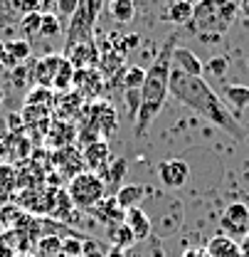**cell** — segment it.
<instances>
[{"label": "cell", "instance_id": "484cf974", "mask_svg": "<svg viewBox=\"0 0 249 257\" xmlns=\"http://www.w3.org/2000/svg\"><path fill=\"white\" fill-rule=\"evenodd\" d=\"M133 245H136V237H133V232H131L124 223L111 227V247H119V250L126 252V250L133 247Z\"/></svg>", "mask_w": 249, "mask_h": 257}, {"label": "cell", "instance_id": "8992f818", "mask_svg": "<svg viewBox=\"0 0 249 257\" xmlns=\"http://www.w3.org/2000/svg\"><path fill=\"white\" fill-rule=\"evenodd\" d=\"M249 232V208L244 203H229L222 213V235L244 237Z\"/></svg>", "mask_w": 249, "mask_h": 257}, {"label": "cell", "instance_id": "3957f363", "mask_svg": "<svg viewBox=\"0 0 249 257\" xmlns=\"http://www.w3.org/2000/svg\"><path fill=\"white\" fill-rule=\"evenodd\" d=\"M239 18L237 0H195L192 20L185 28L205 42H219V37Z\"/></svg>", "mask_w": 249, "mask_h": 257}, {"label": "cell", "instance_id": "8d00e7d4", "mask_svg": "<svg viewBox=\"0 0 249 257\" xmlns=\"http://www.w3.org/2000/svg\"><path fill=\"white\" fill-rule=\"evenodd\" d=\"M82 257H106V252H101L94 240H87V242H84V255Z\"/></svg>", "mask_w": 249, "mask_h": 257}, {"label": "cell", "instance_id": "4316f807", "mask_svg": "<svg viewBox=\"0 0 249 257\" xmlns=\"http://www.w3.org/2000/svg\"><path fill=\"white\" fill-rule=\"evenodd\" d=\"M55 99H52V89L47 87H35L30 94L25 96V106H42V109H52Z\"/></svg>", "mask_w": 249, "mask_h": 257}, {"label": "cell", "instance_id": "52a82bcc", "mask_svg": "<svg viewBox=\"0 0 249 257\" xmlns=\"http://www.w3.org/2000/svg\"><path fill=\"white\" fill-rule=\"evenodd\" d=\"M74 92H79L82 99L87 101H96L101 89H104V79L99 74L96 67H89V69H74Z\"/></svg>", "mask_w": 249, "mask_h": 257}, {"label": "cell", "instance_id": "8fae6325", "mask_svg": "<svg viewBox=\"0 0 249 257\" xmlns=\"http://www.w3.org/2000/svg\"><path fill=\"white\" fill-rule=\"evenodd\" d=\"M82 161H84V166L92 171V173H99L109 161H111V146H109V141H92V144H87L84 149H82Z\"/></svg>", "mask_w": 249, "mask_h": 257}, {"label": "cell", "instance_id": "9a60e30c", "mask_svg": "<svg viewBox=\"0 0 249 257\" xmlns=\"http://www.w3.org/2000/svg\"><path fill=\"white\" fill-rule=\"evenodd\" d=\"M124 225L133 232L136 242H138V240H148V235H151V218L146 215L143 208H131V210H126Z\"/></svg>", "mask_w": 249, "mask_h": 257}, {"label": "cell", "instance_id": "6da1fadb", "mask_svg": "<svg viewBox=\"0 0 249 257\" xmlns=\"http://www.w3.org/2000/svg\"><path fill=\"white\" fill-rule=\"evenodd\" d=\"M168 92H170V96H175L183 106L192 109L195 114H200L210 124L222 128L232 139H237V141H244L247 139L244 126L232 116V111L227 109V104L215 94V89L202 77H190V74H183L180 69L173 67L170 69V87H168Z\"/></svg>", "mask_w": 249, "mask_h": 257}, {"label": "cell", "instance_id": "7bdbcfd3", "mask_svg": "<svg viewBox=\"0 0 249 257\" xmlns=\"http://www.w3.org/2000/svg\"><path fill=\"white\" fill-rule=\"evenodd\" d=\"M8 159V149H5V141H0V163Z\"/></svg>", "mask_w": 249, "mask_h": 257}, {"label": "cell", "instance_id": "7c38bea8", "mask_svg": "<svg viewBox=\"0 0 249 257\" xmlns=\"http://www.w3.org/2000/svg\"><path fill=\"white\" fill-rule=\"evenodd\" d=\"M126 159H114L111 156V161L99 171V178L104 181V188H106V198H114L116 195V191H119V183L126 178Z\"/></svg>", "mask_w": 249, "mask_h": 257}, {"label": "cell", "instance_id": "9c48e42d", "mask_svg": "<svg viewBox=\"0 0 249 257\" xmlns=\"http://www.w3.org/2000/svg\"><path fill=\"white\" fill-rule=\"evenodd\" d=\"M64 60L74 69H89L99 64V47L94 42H82V45H69L64 47Z\"/></svg>", "mask_w": 249, "mask_h": 257}, {"label": "cell", "instance_id": "f546056e", "mask_svg": "<svg viewBox=\"0 0 249 257\" xmlns=\"http://www.w3.org/2000/svg\"><path fill=\"white\" fill-rule=\"evenodd\" d=\"M82 96L79 92H72V94H67L64 99H60V116L62 119H69V116H79V111H82Z\"/></svg>", "mask_w": 249, "mask_h": 257}, {"label": "cell", "instance_id": "60d3db41", "mask_svg": "<svg viewBox=\"0 0 249 257\" xmlns=\"http://www.w3.org/2000/svg\"><path fill=\"white\" fill-rule=\"evenodd\" d=\"M106 257H126L124 250H119V247H111L109 252H106Z\"/></svg>", "mask_w": 249, "mask_h": 257}, {"label": "cell", "instance_id": "e575fe53", "mask_svg": "<svg viewBox=\"0 0 249 257\" xmlns=\"http://www.w3.org/2000/svg\"><path fill=\"white\" fill-rule=\"evenodd\" d=\"M47 3H50V0H15V8L23 10V13H40V10L47 8ZM52 3H55V0H52Z\"/></svg>", "mask_w": 249, "mask_h": 257}, {"label": "cell", "instance_id": "ab89813d", "mask_svg": "<svg viewBox=\"0 0 249 257\" xmlns=\"http://www.w3.org/2000/svg\"><path fill=\"white\" fill-rule=\"evenodd\" d=\"M239 250H242V257H249V232L242 237V242H239Z\"/></svg>", "mask_w": 249, "mask_h": 257}, {"label": "cell", "instance_id": "d4e9b609", "mask_svg": "<svg viewBox=\"0 0 249 257\" xmlns=\"http://www.w3.org/2000/svg\"><path fill=\"white\" fill-rule=\"evenodd\" d=\"M15 191H18V171L10 163H3L0 166V195L8 198Z\"/></svg>", "mask_w": 249, "mask_h": 257}, {"label": "cell", "instance_id": "4fadbf2b", "mask_svg": "<svg viewBox=\"0 0 249 257\" xmlns=\"http://www.w3.org/2000/svg\"><path fill=\"white\" fill-rule=\"evenodd\" d=\"M173 67L180 69L183 74H190V77H202V72H205L202 60L192 50H187V47H175V52H173Z\"/></svg>", "mask_w": 249, "mask_h": 257}, {"label": "cell", "instance_id": "d6986e66", "mask_svg": "<svg viewBox=\"0 0 249 257\" xmlns=\"http://www.w3.org/2000/svg\"><path fill=\"white\" fill-rule=\"evenodd\" d=\"M89 213H94V215H99L104 223H111V225H121L124 223V210L116 205V200L114 198H104L99 205H94Z\"/></svg>", "mask_w": 249, "mask_h": 257}, {"label": "cell", "instance_id": "f1b7e54d", "mask_svg": "<svg viewBox=\"0 0 249 257\" xmlns=\"http://www.w3.org/2000/svg\"><path fill=\"white\" fill-rule=\"evenodd\" d=\"M62 32V25H60V18L55 13H42V23H40V37L45 40H55L60 37Z\"/></svg>", "mask_w": 249, "mask_h": 257}, {"label": "cell", "instance_id": "f6af8a7d", "mask_svg": "<svg viewBox=\"0 0 249 257\" xmlns=\"http://www.w3.org/2000/svg\"><path fill=\"white\" fill-rule=\"evenodd\" d=\"M0 166H3V163H0Z\"/></svg>", "mask_w": 249, "mask_h": 257}, {"label": "cell", "instance_id": "1f68e13d", "mask_svg": "<svg viewBox=\"0 0 249 257\" xmlns=\"http://www.w3.org/2000/svg\"><path fill=\"white\" fill-rule=\"evenodd\" d=\"M82 255H84L82 237H67V240H62V257H82Z\"/></svg>", "mask_w": 249, "mask_h": 257}, {"label": "cell", "instance_id": "ba28073f", "mask_svg": "<svg viewBox=\"0 0 249 257\" xmlns=\"http://www.w3.org/2000/svg\"><path fill=\"white\" fill-rule=\"evenodd\" d=\"M158 178L165 188H180L190 178V166L183 159H168L158 166Z\"/></svg>", "mask_w": 249, "mask_h": 257}, {"label": "cell", "instance_id": "d6a6232c", "mask_svg": "<svg viewBox=\"0 0 249 257\" xmlns=\"http://www.w3.org/2000/svg\"><path fill=\"white\" fill-rule=\"evenodd\" d=\"M77 8H79V0H55V15L57 18H69L72 20Z\"/></svg>", "mask_w": 249, "mask_h": 257}, {"label": "cell", "instance_id": "603a6c76", "mask_svg": "<svg viewBox=\"0 0 249 257\" xmlns=\"http://www.w3.org/2000/svg\"><path fill=\"white\" fill-rule=\"evenodd\" d=\"M72 84H74V67L67 62V60H62L57 74H55V82H52V92H55V89H57V92H69Z\"/></svg>", "mask_w": 249, "mask_h": 257}, {"label": "cell", "instance_id": "b9f144b4", "mask_svg": "<svg viewBox=\"0 0 249 257\" xmlns=\"http://www.w3.org/2000/svg\"><path fill=\"white\" fill-rule=\"evenodd\" d=\"M0 257H15V252H13L10 247H5V245L0 242Z\"/></svg>", "mask_w": 249, "mask_h": 257}, {"label": "cell", "instance_id": "30bf717a", "mask_svg": "<svg viewBox=\"0 0 249 257\" xmlns=\"http://www.w3.org/2000/svg\"><path fill=\"white\" fill-rule=\"evenodd\" d=\"M62 60H64V55H45V57H40V60L35 62V67H32V79H35V84L52 89L55 74H57Z\"/></svg>", "mask_w": 249, "mask_h": 257}, {"label": "cell", "instance_id": "f35d334b", "mask_svg": "<svg viewBox=\"0 0 249 257\" xmlns=\"http://www.w3.org/2000/svg\"><path fill=\"white\" fill-rule=\"evenodd\" d=\"M239 15L249 23V0H239Z\"/></svg>", "mask_w": 249, "mask_h": 257}, {"label": "cell", "instance_id": "7402d4cb", "mask_svg": "<svg viewBox=\"0 0 249 257\" xmlns=\"http://www.w3.org/2000/svg\"><path fill=\"white\" fill-rule=\"evenodd\" d=\"M224 99L234 109H247L249 106V87L244 84H227L224 87Z\"/></svg>", "mask_w": 249, "mask_h": 257}, {"label": "cell", "instance_id": "e0dca14e", "mask_svg": "<svg viewBox=\"0 0 249 257\" xmlns=\"http://www.w3.org/2000/svg\"><path fill=\"white\" fill-rule=\"evenodd\" d=\"M146 193H148V188L131 183V186L119 188L116 195H114V200H116V205L126 213V210H131V208H141V200H143V195H146Z\"/></svg>", "mask_w": 249, "mask_h": 257}, {"label": "cell", "instance_id": "ffe728a7", "mask_svg": "<svg viewBox=\"0 0 249 257\" xmlns=\"http://www.w3.org/2000/svg\"><path fill=\"white\" fill-rule=\"evenodd\" d=\"M30 42L28 40H10L5 42V62L8 64H18V62H25L30 57Z\"/></svg>", "mask_w": 249, "mask_h": 257}, {"label": "cell", "instance_id": "ac0fdd59", "mask_svg": "<svg viewBox=\"0 0 249 257\" xmlns=\"http://www.w3.org/2000/svg\"><path fill=\"white\" fill-rule=\"evenodd\" d=\"M192 10H195V0H170L165 5V20L175 25H187L192 20Z\"/></svg>", "mask_w": 249, "mask_h": 257}, {"label": "cell", "instance_id": "5bb4252c", "mask_svg": "<svg viewBox=\"0 0 249 257\" xmlns=\"http://www.w3.org/2000/svg\"><path fill=\"white\" fill-rule=\"evenodd\" d=\"M45 139H47V144L55 146V149H67V146L77 139V128L72 126L67 119H60V124H57V121L50 124L47 134H45Z\"/></svg>", "mask_w": 249, "mask_h": 257}, {"label": "cell", "instance_id": "5b68a950", "mask_svg": "<svg viewBox=\"0 0 249 257\" xmlns=\"http://www.w3.org/2000/svg\"><path fill=\"white\" fill-rule=\"evenodd\" d=\"M101 8H104V0H79V8L67 25V47L94 42V25L99 20Z\"/></svg>", "mask_w": 249, "mask_h": 257}, {"label": "cell", "instance_id": "83f0119b", "mask_svg": "<svg viewBox=\"0 0 249 257\" xmlns=\"http://www.w3.org/2000/svg\"><path fill=\"white\" fill-rule=\"evenodd\" d=\"M37 250L42 257H62V240L60 235H42L37 242Z\"/></svg>", "mask_w": 249, "mask_h": 257}, {"label": "cell", "instance_id": "74e56055", "mask_svg": "<svg viewBox=\"0 0 249 257\" xmlns=\"http://www.w3.org/2000/svg\"><path fill=\"white\" fill-rule=\"evenodd\" d=\"M183 257H210L207 255V250H202V247H190L183 252Z\"/></svg>", "mask_w": 249, "mask_h": 257}, {"label": "cell", "instance_id": "cb8c5ba5", "mask_svg": "<svg viewBox=\"0 0 249 257\" xmlns=\"http://www.w3.org/2000/svg\"><path fill=\"white\" fill-rule=\"evenodd\" d=\"M40 23H42V13H25L20 18V32H23V40H35L40 37Z\"/></svg>", "mask_w": 249, "mask_h": 257}, {"label": "cell", "instance_id": "7a4b0ae2", "mask_svg": "<svg viewBox=\"0 0 249 257\" xmlns=\"http://www.w3.org/2000/svg\"><path fill=\"white\" fill-rule=\"evenodd\" d=\"M178 47V35H168L165 42L160 45L156 60L146 69V79L141 87V109L138 116L133 121V134L136 136H146L151 124L158 119L165 99H168V87H170V69H173V52Z\"/></svg>", "mask_w": 249, "mask_h": 257}, {"label": "cell", "instance_id": "d590c367", "mask_svg": "<svg viewBox=\"0 0 249 257\" xmlns=\"http://www.w3.org/2000/svg\"><path fill=\"white\" fill-rule=\"evenodd\" d=\"M227 67H229V60H227V57H212L210 62L205 64V69H207L210 74H215V77H224Z\"/></svg>", "mask_w": 249, "mask_h": 257}, {"label": "cell", "instance_id": "277c9868", "mask_svg": "<svg viewBox=\"0 0 249 257\" xmlns=\"http://www.w3.org/2000/svg\"><path fill=\"white\" fill-rule=\"evenodd\" d=\"M67 195H69V200L74 203V208H79V210H92L94 205H99V203L106 198V188H104V181L99 178V173L82 171V173H77L74 178H69Z\"/></svg>", "mask_w": 249, "mask_h": 257}, {"label": "cell", "instance_id": "44dd1931", "mask_svg": "<svg viewBox=\"0 0 249 257\" xmlns=\"http://www.w3.org/2000/svg\"><path fill=\"white\" fill-rule=\"evenodd\" d=\"M109 10H111L114 20L116 23H124V25L136 18V3L133 0H111L109 3Z\"/></svg>", "mask_w": 249, "mask_h": 257}, {"label": "cell", "instance_id": "2e32d148", "mask_svg": "<svg viewBox=\"0 0 249 257\" xmlns=\"http://www.w3.org/2000/svg\"><path fill=\"white\" fill-rule=\"evenodd\" d=\"M207 255L210 257H242V250H239V242L237 240H232V237H227V235H215V237H210V242H207Z\"/></svg>", "mask_w": 249, "mask_h": 257}, {"label": "cell", "instance_id": "ee69618b", "mask_svg": "<svg viewBox=\"0 0 249 257\" xmlns=\"http://www.w3.org/2000/svg\"><path fill=\"white\" fill-rule=\"evenodd\" d=\"M15 257H32L30 252H15Z\"/></svg>", "mask_w": 249, "mask_h": 257}, {"label": "cell", "instance_id": "4dcf8cb0", "mask_svg": "<svg viewBox=\"0 0 249 257\" xmlns=\"http://www.w3.org/2000/svg\"><path fill=\"white\" fill-rule=\"evenodd\" d=\"M143 79H146V69H141V67H128L124 74H121V87H124V89H141V87H143Z\"/></svg>", "mask_w": 249, "mask_h": 257}, {"label": "cell", "instance_id": "836d02e7", "mask_svg": "<svg viewBox=\"0 0 249 257\" xmlns=\"http://www.w3.org/2000/svg\"><path fill=\"white\" fill-rule=\"evenodd\" d=\"M126 92V106H128V116L136 121L138 109H141V89H124Z\"/></svg>", "mask_w": 249, "mask_h": 257}]
</instances>
